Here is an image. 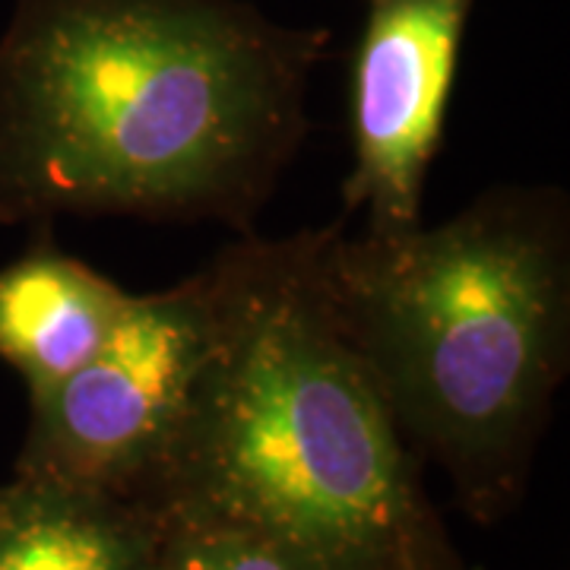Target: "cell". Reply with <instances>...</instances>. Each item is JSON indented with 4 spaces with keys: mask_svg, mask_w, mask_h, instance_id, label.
<instances>
[{
    "mask_svg": "<svg viewBox=\"0 0 570 570\" xmlns=\"http://www.w3.org/2000/svg\"><path fill=\"white\" fill-rule=\"evenodd\" d=\"M479 0H365L348 63L343 216L367 235L422 225L428 171L444 142L469 20Z\"/></svg>",
    "mask_w": 570,
    "mask_h": 570,
    "instance_id": "5",
    "label": "cell"
},
{
    "mask_svg": "<svg viewBox=\"0 0 570 570\" xmlns=\"http://www.w3.org/2000/svg\"><path fill=\"white\" fill-rule=\"evenodd\" d=\"M219 336L209 266L181 283L130 295L102 348L29 396L17 472L146 504L194 406Z\"/></svg>",
    "mask_w": 570,
    "mask_h": 570,
    "instance_id": "4",
    "label": "cell"
},
{
    "mask_svg": "<svg viewBox=\"0 0 570 570\" xmlns=\"http://www.w3.org/2000/svg\"><path fill=\"white\" fill-rule=\"evenodd\" d=\"M163 517L137 501L13 472L0 485V570H142Z\"/></svg>",
    "mask_w": 570,
    "mask_h": 570,
    "instance_id": "7",
    "label": "cell"
},
{
    "mask_svg": "<svg viewBox=\"0 0 570 570\" xmlns=\"http://www.w3.org/2000/svg\"><path fill=\"white\" fill-rule=\"evenodd\" d=\"M333 228L238 235L206 264L219 336L146 508L261 532L305 570L441 564L419 453L330 292Z\"/></svg>",
    "mask_w": 570,
    "mask_h": 570,
    "instance_id": "2",
    "label": "cell"
},
{
    "mask_svg": "<svg viewBox=\"0 0 570 570\" xmlns=\"http://www.w3.org/2000/svg\"><path fill=\"white\" fill-rule=\"evenodd\" d=\"M400 570H479V568H463L456 558H450V561H441V564H415V568H400Z\"/></svg>",
    "mask_w": 570,
    "mask_h": 570,
    "instance_id": "9",
    "label": "cell"
},
{
    "mask_svg": "<svg viewBox=\"0 0 570 570\" xmlns=\"http://www.w3.org/2000/svg\"><path fill=\"white\" fill-rule=\"evenodd\" d=\"M326 276L409 448L448 472L475 523L504 517L570 367L568 190L494 184L406 235L340 216Z\"/></svg>",
    "mask_w": 570,
    "mask_h": 570,
    "instance_id": "3",
    "label": "cell"
},
{
    "mask_svg": "<svg viewBox=\"0 0 570 570\" xmlns=\"http://www.w3.org/2000/svg\"><path fill=\"white\" fill-rule=\"evenodd\" d=\"M127 305V288L39 238L0 266V362L20 374L26 396L45 393L102 348Z\"/></svg>",
    "mask_w": 570,
    "mask_h": 570,
    "instance_id": "6",
    "label": "cell"
},
{
    "mask_svg": "<svg viewBox=\"0 0 570 570\" xmlns=\"http://www.w3.org/2000/svg\"><path fill=\"white\" fill-rule=\"evenodd\" d=\"M324 26L250 0H17L0 36V223L250 235L311 134Z\"/></svg>",
    "mask_w": 570,
    "mask_h": 570,
    "instance_id": "1",
    "label": "cell"
},
{
    "mask_svg": "<svg viewBox=\"0 0 570 570\" xmlns=\"http://www.w3.org/2000/svg\"><path fill=\"white\" fill-rule=\"evenodd\" d=\"M142 570H305L261 532L219 523L163 517L159 542Z\"/></svg>",
    "mask_w": 570,
    "mask_h": 570,
    "instance_id": "8",
    "label": "cell"
}]
</instances>
